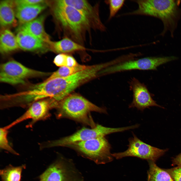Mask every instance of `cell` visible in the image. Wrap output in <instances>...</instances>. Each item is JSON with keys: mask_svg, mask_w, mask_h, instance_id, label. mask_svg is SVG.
<instances>
[{"mask_svg": "<svg viewBox=\"0 0 181 181\" xmlns=\"http://www.w3.org/2000/svg\"><path fill=\"white\" fill-rule=\"evenodd\" d=\"M88 66L78 64L77 65L73 67L66 66L60 67L45 80L69 76L85 69Z\"/></svg>", "mask_w": 181, "mask_h": 181, "instance_id": "cell-22", "label": "cell"}, {"mask_svg": "<svg viewBox=\"0 0 181 181\" xmlns=\"http://www.w3.org/2000/svg\"><path fill=\"white\" fill-rule=\"evenodd\" d=\"M107 66L106 63L88 66L85 69L69 76L51 79L55 91L54 100L60 102L81 84L101 76L102 70Z\"/></svg>", "mask_w": 181, "mask_h": 181, "instance_id": "cell-3", "label": "cell"}, {"mask_svg": "<svg viewBox=\"0 0 181 181\" xmlns=\"http://www.w3.org/2000/svg\"><path fill=\"white\" fill-rule=\"evenodd\" d=\"M138 5L137 10L124 15H142L154 17L162 22L163 29L160 35L164 36L169 31L173 38L181 18V0H138L132 1Z\"/></svg>", "mask_w": 181, "mask_h": 181, "instance_id": "cell-1", "label": "cell"}, {"mask_svg": "<svg viewBox=\"0 0 181 181\" xmlns=\"http://www.w3.org/2000/svg\"><path fill=\"white\" fill-rule=\"evenodd\" d=\"M19 48L16 36L9 30L3 29L0 33L1 53L2 54H8Z\"/></svg>", "mask_w": 181, "mask_h": 181, "instance_id": "cell-19", "label": "cell"}, {"mask_svg": "<svg viewBox=\"0 0 181 181\" xmlns=\"http://www.w3.org/2000/svg\"><path fill=\"white\" fill-rule=\"evenodd\" d=\"M69 146L98 164L110 162L113 159L110 152V145L104 137L77 142Z\"/></svg>", "mask_w": 181, "mask_h": 181, "instance_id": "cell-6", "label": "cell"}, {"mask_svg": "<svg viewBox=\"0 0 181 181\" xmlns=\"http://www.w3.org/2000/svg\"><path fill=\"white\" fill-rule=\"evenodd\" d=\"M163 169L168 173L173 181H181V167Z\"/></svg>", "mask_w": 181, "mask_h": 181, "instance_id": "cell-25", "label": "cell"}, {"mask_svg": "<svg viewBox=\"0 0 181 181\" xmlns=\"http://www.w3.org/2000/svg\"><path fill=\"white\" fill-rule=\"evenodd\" d=\"M78 64L76 60L73 56L68 55L66 66L73 67L75 66Z\"/></svg>", "mask_w": 181, "mask_h": 181, "instance_id": "cell-28", "label": "cell"}, {"mask_svg": "<svg viewBox=\"0 0 181 181\" xmlns=\"http://www.w3.org/2000/svg\"><path fill=\"white\" fill-rule=\"evenodd\" d=\"M49 46L50 50L59 54H66L86 49L84 46L67 37H63L57 41H51Z\"/></svg>", "mask_w": 181, "mask_h": 181, "instance_id": "cell-18", "label": "cell"}, {"mask_svg": "<svg viewBox=\"0 0 181 181\" xmlns=\"http://www.w3.org/2000/svg\"><path fill=\"white\" fill-rule=\"evenodd\" d=\"M15 5L16 17L21 25L35 19L47 6L45 3L31 5Z\"/></svg>", "mask_w": 181, "mask_h": 181, "instance_id": "cell-15", "label": "cell"}, {"mask_svg": "<svg viewBox=\"0 0 181 181\" xmlns=\"http://www.w3.org/2000/svg\"><path fill=\"white\" fill-rule=\"evenodd\" d=\"M15 6L14 0H4L1 1L0 24L2 27L14 26L16 25Z\"/></svg>", "mask_w": 181, "mask_h": 181, "instance_id": "cell-17", "label": "cell"}, {"mask_svg": "<svg viewBox=\"0 0 181 181\" xmlns=\"http://www.w3.org/2000/svg\"><path fill=\"white\" fill-rule=\"evenodd\" d=\"M129 129L128 126L111 128L98 124L92 128L83 127L71 135L59 139L43 142L42 146L44 149L57 146H68L77 142L105 137L111 133Z\"/></svg>", "mask_w": 181, "mask_h": 181, "instance_id": "cell-5", "label": "cell"}, {"mask_svg": "<svg viewBox=\"0 0 181 181\" xmlns=\"http://www.w3.org/2000/svg\"><path fill=\"white\" fill-rule=\"evenodd\" d=\"M57 102L51 98L40 100L32 103L26 111L17 119L4 127L9 130L17 124L28 119L31 121L26 125L27 128H32L37 122L48 119L51 114L50 110L56 107Z\"/></svg>", "mask_w": 181, "mask_h": 181, "instance_id": "cell-10", "label": "cell"}, {"mask_svg": "<svg viewBox=\"0 0 181 181\" xmlns=\"http://www.w3.org/2000/svg\"><path fill=\"white\" fill-rule=\"evenodd\" d=\"M54 15L63 37H67L84 46L86 35L92 28L86 19L78 10L55 1Z\"/></svg>", "mask_w": 181, "mask_h": 181, "instance_id": "cell-2", "label": "cell"}, {"mask_svg": "<svg viewBox=\"0 0 181 181\" xmlns=\"http://www.w3.org/2000/svg\"><path fill=\"white\" fill-rule=\"evenodd\" d=\"M8 130L5 127L0 128V148L2 150H6L11 154L16 155H19L11 146L7 138Z\"/></svg>", "mask_w": 181, "mask_h": 181, "instance_id": "cell-23", "label": "cell"}, {"mask_svg": "<svg viewBox=\"0 0 181 181\" xmlns=\"http://www.w3.org/2000/svg\"><path fill=\"white\" fill-rule=\"evenodd\" d=\"M16 36L19 48L24 50L37 51L50 50L48 44L23 30H18Z\"/></svg>", "mask_w": 181, "mask_h": 181, "instance_id": "cell-14", "label": "cell"}, {"mask_svg": "<svg viewBox=\"0 0 181 181\" xmlns=\"http://www.w3.org/2000/svg\"><path fill=\"white\" fill-rule=\"evenodd\" d=\"M172 165V166L176 165L177 166L181 167V153L173 158Z\"/></svg>", "mask_w": 181, "mask_h": 181, "instance_id": "cell-29", "label": "cell"}, {"mask_svg": "<svg viewBox=\"0 0 181 181\" xmlns=\"http://www.w3.org/2000/svg\"><path fill=\"white\" fill-rule=\"evenodd\" d=\"M57 117L64 116L80 121L88 122L92 112L106 113V109L97 106L80 95H69L58 103Z\"/></svg>", "mask_w": 181, "mask_h": 181, "instance_id": "cell-4", "label": "cell"}, {"mask_svg": "<svg viewBox=\"0 0 181 181\" xmlns=\"http://www.w3.org/2000/svg\"><path fill=\"white\" fill-rule=\"evenodd\" d=\"M45 18L44 15H41L30 22L21 25L18 30L25 31L49 44L51 41L44 29Z\"/></svg>", "mask_w": 181, "mask_h": 181, "instance_id": "cell-16", "label": "cell"}, {"mask_svg": "<svg viewBox=\"0 0 181 181\" xmlns=\"http://www.w3.org/2000/svg\"><path fill=\"white\" fill-rule=\"evenodd\" d=\"M26 167L25 164L18 166L9 165L0 170L2 181H20L22 171Z\"/></svg>", "mask_w": 181, "mask_h": 181, "instance_id": "cell-21", "label": "cell"}, {"mask_svg": "<svg viewBox=\"0 0 181 181\" xmlns=\"http://www.w3.org/2000/svg\"><path fill=\"white\" fill-rule=\"evenodd\" d=\"M148 162L149 168L147 172V181H173L168 173L158 166L155 162Z\"/></svg>", "mask_w": 181, "mask_h": 181, "instance_id": "cell-20", "label": "cell"}, {"mask_svg": "<svg viewBox=\"0 0 181 181\" xmlns=\"http://www.w3.org/2000/svg\"><path fill=\"white\" fill-rule=\"evenodd\" d=\"M49 74L48 73L29 68L17 61L12 60L1 65L0 81L12 85L23 84L28 78Z\"/></svg>", "mask_w": 181, "mask_h": 181, "instance_id": "cell-8", "label": "cell"}, {"mask_svg": "<svg viewBox=\"0 0 181 181\" xmlns=\"http://www.w3.org/2000/svg\"><path fill=\"white\" fill-rule=\"evenodd\" d=\"M67 55L66 54H59L54 58V63L56 66L60 67L66 66Z\"/></svg>", "mask_w": 181, "mask_h": 181, "instance_id": "cell-26", "label": "cell"}, {"mask_svg": "<svg viewBox=\"0 0 181 181\" xmlns=\"http://www.w3.org/2000/svg\"><path fill=\"white\" fill-rule=\"evenodd\" d=\"M60 4L71 7L78 10L86 19L92 28L105 31L106 28L101 19L98 4L93 6L84 0H57Z\"/></svg>", "mask_w": 181, "mask_h": 181, "instance_id": "cell-12", "label": "cell"}, {"mask_svg": "<svg viewBox=\"0 0 181 181\" xmlns=\"http://www.w3.org/2000/svg\"><path fill=\"white\" fill-rule=\"evenodd\" d=\"M130 88L133 93V99L129 108H135L143 111L146 108L155 106L162 107L153 99L146 86L137 78H133L129 82Z\"/></svg>", "mask_w": 181, "mask_h": 181, "instance_id": "cell-13", "label": "cell"}, {"mask_svg": "<svg viewBox=\"0 0 181 181\" xmlns=\"http://www.w3.org/2000/svg\"><path fill=\"white\" fill-rule=\"evenodd\" d=\"M14 1L16 5H34L46 3V1L43 0H18Z\"/></svg>", "mask_w": 181, "mask_h": 181, "instance_id": "cell-27", "label": "cell"}, {"mask_svg": "<svg viewBox=\"0 0 181 181\" xmlns=\"http://www.w3.org/2000/svg\"><path fill=\"white\" fill-rule=\"evenodd\" d=\"M124 0H109L105 1V3L109 6V14L108 20L114 17L123 6L125 2Z\"/></svg>", "mask_w": 181, "mask_h": 181, "instance_id": "cell-24", "label": "cell"}, {"mask_svg": "<svg viewBox=\"0 0 181 181\" xmlns=\"http://www.w3.org/2000/svg\"><path fill=\"white\" fill-rule=\"evenodd\" d=\"M175 56L148 57L127 60L109 66L104 70L105 75L134 70H156L159 66L177 59Z\"/></svg>", "mask_w": 181, "mask_h": 181, "instance_id": "cell-9", "label": "cell"}, {"mask_svg": "<svg viewBox=\"0 0 181 181\" xmlns=\"http://www.w3.org/2000/svg\"><path fill=\"white\" fill-rule=\"evenodd\" d=\"M39 181H83L80 173L70 159L60 157L40 175Z\"/></svg>", "mask_w": 181, "mask_h": 181, "instance_id": "cell-7", "label": "cell"}, {"mask_svg": "<svg viewBox=\"0 0 181 181\" xmlns=\"http://www.w3.org/2000/svg\"><path fill=\"white\" fill-rule=\"evenodd\" d=\"M128 139V148L124 152L112 154L113 157L119 159L128 156L135 157L155 162L168 149H161L143 142L133 133Z\"/></svg>", "mask_w": 181, "mask_h": 181, "instance_id": "cell-11", "label": "cell"}]
</instances>
